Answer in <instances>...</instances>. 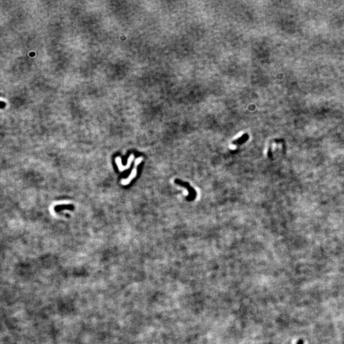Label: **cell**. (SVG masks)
<instances>
[{
	"label": "cell",
	"instance_id": "obj_1",
	"mask_svg": "<svg viewBox=\"0 0 344 344\" xmlns=\"http://www.w3.org/2000/svg\"><path fill=\"white\" fill-rule=\"evenodd\" d=\"M142 159V158H137V159H136V161H135V163H134V168L133 169V170H132V172H131V175L129 176V177H128V178H126V179L122 180V181H121V184H122L124 185V186H126V185H128V184H129V183L131 181V180L133 179V178L134 177L136 176V175H137V167L138 165L139 164H140V163L141 162Z\"/></svg>",
	"mask_w": 344,
	"mask_h": 344
},
{
	"label": "cell",
	"instance_id": "obj_2",
	"mask_svg": "<svg viewBox=\"0 0 344 344\" xmlns=\"http://www.w3.org/2000/svg\"><path fill=\"white\" fill-rule=\"evenodd\" d=\"M248 138H249V136H248L247 134H245V135H243L242 137H241L240 139H238V140H237L235 142L238 143H243V142H245L248 139Z\"/></svg>",
	"mask_w": 344,
	"mask_h": 344
},
{
	"label": "cell",
	"instance_id": "obj_3",
	"mask_svg": "<svg viewBox=\"0 0 344 344\" xmlns=\"http://www.w3.org/2000/svg\"><path fill=\"white\" fill-rule=\"evenodd\" d=\"M297 344H303V340L302 339H300L298 341Z\"/></svg>",
	"mask_w": 344,
	"mask_h": 344
}]
</instances>
